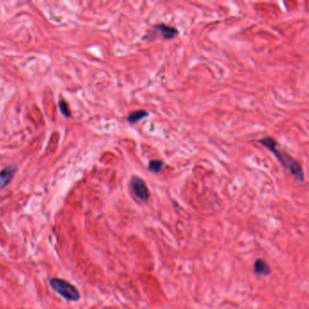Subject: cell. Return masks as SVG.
<instances>
[{
    "label": "cell",
    "mask_w": 309,
    "mask_h": 309,
    "mask_svg": "<svg viewBox=\"0 0 309 309\" xmlns=\"http://www.w3.org/2000/svg\"><path fill=\"white\" fill-rule=\"evenodd\" d=\"M258 143H260L263 147L268 149L275 158L277 159L280 165L285 170L290 171V174L292 175L298 183L305 182V172L301 163H299L297 159L292 157L289 152L281 149L277 140L271 136H266L263 139L258 140Z\"/></svg>",
    "instance_id": "1"
},
{
    "label": "cell",
    "mask_w": 309,
    "mask_h": 309,
    "mask_svg": "<svg viewBox=\"0 0 309 309\" xmlns=\"http://www.w3.org/2000/svg\"><path fill=\"white\" fill-rule=\"evenodd\" d=\"M49 285L54 291L67 301L77 302L81 298V295L77 288L65 279L60 278H50Z\"/></svg>",
    "instance_id": "2"
},
{
    "label": "cell",
    "mask_w": 309,
    "mask_h": 309,
    "mask_svg": "<svg viewBox=\"0 0 309 309\" xmlns=\"http://www.w3.org/2000/svg\"><path fill=\"white\" fill-rule=\"evenodd\" d=\"M130 189L132 190L135 197H137L141 202H148L150 197L149 188L146 185L145 182L137 176H133L130 180Z\"/></svg>",
    "instance_id": "3"
},
{
    "label": "cell",
    "mask_w": 309,
    "mask_h": 309,
    "mask_svg": "<svg viewBox=\"0 0 309 309\" xmlns=\"http://www.w3.org/2000/svg\"><path fill=\"white\" fill-rule=\"evenodd\" d=\"M16 170L17 168L15 165H9L5 167L4 169L0 171V190H3L9 185V183H11L12 180L16 174Z\"/></svg>",
    "instance_id": "4"
},
{
    "label": "cell",
    "mask_w": 309,
    "mask_h": 309,
    "mask_svg": "<svg viewBox=\"0 0 309 309\" xmlns=\"http://www.w3.org/2000/svg\"><path fill=\"white\" fill-rule=\"evenodd\" d=\"M154 30L159 32L161 37L164 40L173 39L178 34L177 28L169 26V25L163 24V23L156 25L154 27Z\"/></svg>",
    "instance_id": "5"
},
{
    "label": "cell",
    "mask_w": 309,
    "mask_h": 309,
    "mask_svg": "<svg viewBox=\"0 0 309 309\" xmlns=\"http://www.w3.org/2000/svg\"><path fill=\"white\" fill-rule=\"evenodd\" d=\"M270 267L263 258H258L254 263V272L259 276L270 275Z\"/></svg>",
    "instance_id": "6"
},
{
    "label": "cell",
    "mask_w": 309,
    "mask_h": 309,
    "mask_svg": "<svg viewBox=\"0 0 309 309\" xmlns=\"http://www.w3.org/2000/svg\"><path fill=\"white\" fill-rule=\"evenodd\" d=\"M149 116V113L144 110H137V111L133 112L129 115L128 117V122L129 123H136L137 122H139L140 120L144 119L146 117Z\"/></svg>",
    "instance_id": "7"
},
{
    "label": "cell",
    "mask_w": 309,
    "mask_h": 309,
    "mask_svg": "<svg viewBox=\"0 0 309 309\" xmlns=\"http://www.w3.org/2000/svg\"><path fill=\"white\" fill-rule=\"evenodd\" d=\"M164 163L162 161H157V160H153L150 161L149 164V171H151L153 173H159L162 170Z\"/></svg>",
    "instance_id": "8"
},
{
    "label": "cell",
    "mask_w": 309,
    "mask_h": 309,
    "mask_svg": "<svg viewBox=\"0 0 309 309\" xmlns=\"http://www.w3.org/2000/svg\"><path fill=\"white\" fill-rule=\"evenodd\" d=\"M59 107H60V111L63 114L65 117H69L70 115V110H69V106L67 104L65 101H60L59 102Z\"/></svg>",
    "instance_id": "9"
}]
</instances>
